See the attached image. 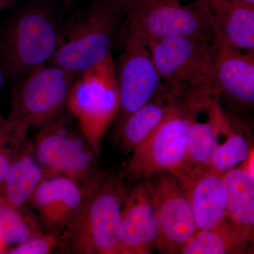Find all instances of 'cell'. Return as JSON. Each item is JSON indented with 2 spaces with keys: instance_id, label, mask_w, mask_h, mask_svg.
Masks as SVG:
<instances>
[{
  "instance_id": "cell-1",
  "label": "cell",
  "mask_w": 254,
  "mask_h": 254,
  "mask_svg": "<svg viewBox=\"0 0 254 254\" xmlns=\"http://www.w3.org/2000/svg\"><path fill=\"white\" fill-rule=\"evenodd\" d=\"M216 41L190 36L145 41L164 86L184 100L220 95L215 78Z\"/></svg>"
},
{
  "instance_id": "cell-2",
  "label": "cell",
  "mask_w": 254,
  "mask_h": 254,
  "mask_svg": "<svg viewBox=\"0 0 254 254\" xmlns=\"http://www.w3.org/2000/svg\"><path fill=\"white\" fill-rule=\"evenodd\" d=\"M85 187L83 204L65 240L76 253L120 254L119 231L126 190L120 180L103 174Z\"/></svg>"
},
{
  "instance_id": "cell-3",
  "label": "cell",
  "mask_w": 254,
  "mask_h": 254,
  "mask_svg": "<svg viewBox=\"0 0 254 254\" xmlns=\"http://www.w3.org/2000/svg\"><path fill=\"white\" fill-rule=\"evenodd\" d=\"M120 90L112 55L73 81L67 106L78 128L95 154L107 129L120 110Z\"/></svg>"
},
{
  "instance_id": "cell-4",
  "label": "cell",
  "mask_w": 254,
  "mask_h": 254,
  "mask_svg": "<svg viewBox=\"0 0 254 254\" xmlns=\"http://www.w3.org/2000/svg\"><path fill=\"white\" fill-rule=\"evenodd\" d=\"M123 14L122 29L144 41L173 36L218 39L211 22L195 2L180 0H114Z\"/></svg>"
},
{
  "instance_id": "cell-5",
  "label": "cell",
  "mask_w": 254,
  "mask_h": 254,
  "mask_svg": "<svg viewBox=\"0 0 254 254\" xmlns=\"http://www.w3.org/2000/svg\"><path fill=\"white\" fill-rule=\"evenodd\" d=\"M123 14L114 0H99L86 16L60 37L58 49L48 64L79 74L112 55L114 38Z\"/></svg>"
},
{
  "instance_id": "cell-6",
  "label": "cell",
  "mask_w": 254,
  "mask_h": 254,
  "mask_svg": "<svg viewBox=\"0 0 254 254\" xmlns=\"http://www.w3.org/2000/svg\"><path fill=\"white\" fill-rule=\"evenodd\" d=\"M60 38L53 19L41 8L30 7L18 13L0 36V60L7 78L27 74L49 64Z\"/></svg>"
},
{
  "instance_id": "cell-7",
  "label": "cell",
  "mask_w": 254,
  "mask_h": 254,
  "mask_svg": "<svg viewBox=\"0 0 254 254\" xmlns=\"http://www.w3.org/2000/svg\"><path fill=\"white\" fill-rule=\"evenodd\" d=\"M191 120L190 105L177 97L170 113L132 152L121 177L143 180L186 161Z\"/></svg>"
},
{
  "instance_id": "cell-8",
  "label": "cell",
  "mask_w": 254,
  "mask_h": 254,
  "mask_svg": "<svg viewBox=\"0 0 254 254\" xmlns=\"http://www.w3.org/2000/svg\"><path fill=\"white\" fill-rule=\"evenodd\" d=\"M75 76L51 64L32 70L14 88L7 118L28 127L46 126L66 106Z\"/></svg>"
},
{
  "instance_id": "cell-9",
  "label": "cell",
  "mask_w": 254,
  "mask_h": 254,
  "mask_svg": "<svg viewBox=\"0 0 254 254\" xmlns=\"http://www.w3.org/2000/svg\"><path fill=\"white\" fill-rule=\"evenodd\" d=\"M33 150L47 177L63 175L85 187L96 175L93 173L95 153L82 133L60 115L43 127Z\"/></svg>"
},
{
  "instance_id": "cell-10",
  "label": "cell",
  "mask_w": 254,
  "mask_h": 254,
  "mask_svg": "<svg viewBox=\"0 0 254 254\" xmlns=\"http://www.w3.org/2000/svg\"><path fill=\"white\" fill-rule=\"evenodd\" d=\"M123 51L117 77L120 90L118 129L131 113L165 88L144 40L123 31Z\"/></svg>"
},
{
  "instance_id": "cell-11",
  "label": "cell",
  "mask_w": 254,
  "mask_h": 254,
  "mask_svg": "<svg viewBox=\"0 0 254 254\" xmlns=\"http://www.w3.org/2000/svg\"><path fill=\"white\" fill-rule=\"evenodd\" d=\"M149 182L158 222L157 246L164 254H178L197 232L190 200L169 171Z\"/></svg>"
},
{
  "instance_id": "cell-12",
  "label": "cell",
  "mask_w": 254,
  "mask_h": 254,
  "mask_svg": "<svg viewBox=\"0 0 254 254\" xmlns=\"http://www.w3.org/2000/svg\"><path fill=\"white\" fill-rule=\"evenodd\" d=\"M169 172L190 200L198 230L213 228L228 218L222 176L187 161Z\"/></svg>"
},
{
  "instance_id": "cell-13",
  "label": "cell",
  "mask_w": 254,
  "mask_h": 254,
  "mask_svg": "<svg viewBox=\"0 0 254 254\" xmlns=\"http://www.w3.org/2000/svg\"><path fill=\"white\" fill-rule=\"evenodd\" d=\"M86 187L63 175L46 177L28 203L36 212L47 232L60 235L67 232L78 215Z\"/></svg>"
},
{
  "instance_id": "cell-14",
  "label": "cell",
  "mask_w": 254,
  "mask_h": 254,
  "mask_svg": "<svg viewBox=\"0 0 254 254\" xmlns=\"http://www.w3.org/2000/svg\"><path fill=\"white\" fill-rule=\"evenodd\" d=\"M158 222L149 182L127 193L120 221V254H148L157 246Z\"/></svg>"
},
{
  "instance_id": "cell-15",
  "label": "cell",
  "mask_w": 254,
  "mask_h": 254,
  "mask_svg": "<svg viewBox=\"0 0 254 254\" xmlns=\"http://www.w3.org/2000/svg\"><path fill=\"white\" fill-rule=\"evenodd\" d=\"M218 98L208 96L186 100L191 113L186 161L192 165L208 168L220 138L230 125Z\"/></svg>"
},
{
  "instance_id": "cell-16",
  "label": "cell",
  "mask_w": 254,
  "mask_h": 254,
  "mask_svg": "<svg viewBox=\"0 0 254 254\" xmlns=\"http://www.w3.org/2000/svg\"><path fill=\"white\" fill-rule=\"evenodd\" d=\"M215 35L234 48L254 53V5L240 0H194Z\"/></svg>"
},
{
  "instance_id": "cell-17",
  "label": "cell",
  "mask_w": 254,
  "mask_h": 254,
  "mask_svg": "<svg viewBox=\"0 0 254 254\" xmlns=\"http://www.w3.org/2000/svg\"><path fill=\"white\" fill-rule=\"evenodd\" d=\"M215 78L219 93H225L246 107L254 103V53L216 41Z\"/></svg>"
},
{
  "instance_id": "cell-18",
  "label": "cell",
  "mask_w": 254,
  "mask_h": 254,
  "mask_svg": "<svg viewBox=\"0 0 254 254\" xmlns=\"http://www.w3.org/2000/svg\"><path fill=\"white\" fill-rule=\"evenodd\" d=\"M46 177L44 169L33 154V146H23L13 159L0 187V202L23 208Z\"/></svg>"
},
{
  "instance_id": "cell-19",
  "label": "cell",
  "mask_w": 254,
  "mask_h": 254,
  "mask_svg": "<svg viewBox=\"0 0 254 254\" xmlns=\"http://www.w3.org/2000/svg\"><path fill=\"white\" fill-rule=\"evenodd\" d=\"M253 155L240 166L222 175L226 193L227 217L241 226L254 230Z\"/></svg>"
},
{
  "instance_id": "cell-20",
  "label": "cell",
  "mask_w": 254,
  "mask_h": 254,
  "mask_svg": "<svg viewBox=\"0 0 254 254\" xmlns=\"http://www.w3.org/2000/svg\"><path fill=\"white\" fill-rule=\"evenodd\" d=\"M253 237L254 230L241 226L227 218L213 228L197 230L180 254H242Z\"/></svg>"
},
{
  "instance_id": "cell-21",
  "label": "cell",
  "mask_w": 254,
  "mask_h": 254,
  "mask_svg": "<svg viewBox=\"0 0 254 254\" xmlns=\"http://www.w3.org/2000/svg\"><path fill=\"white\" fill-rule=\"evenodd\" d=\"M176 100L177 96L165 88L125 120L119 129L125 153H131L161 123Z\"/></svg>"
},
{
  "instance_id": "cell-22",
  "label": "cell",
  "mask_w": 254,
  "mask_h": 254,
  "mask_svg": "<svg viewBox=\"0 0 254 254\" xmlns=\"http://www.w3.org/2000/svg\"><path fill=\"white\" fill-rule=\"evenodd\" d=\"M225 139L220 141L209 164L208 169L211 173L222 176L229 170L242 165L253 155L250 141L240 130L228 127Z\"/></svg>"
},
{
  "instance_id": "cell-23",
  "label": "cell",
  "mask_w": 254,
  "mask_h": 254,
  "mask_svg": "<svg viewBox=\"0 0 254 254\" xmlns=\"http://www.w3.org/2000/svg\"><path fill=\"white\" fill-rule=\"evenodd\" d=\"M22 209L0 202V240L5 247L19 245L41 232L35 220Z\"/></svg>"
},
{
  "instance_id": "cell-24",
  "label": "cell",
  "mask_w": 254,
  "mask_h": 254,
  "mask_svg": "<svg viewBox=\"0 0 254 254\" xmlns=\"http://www.w3.org/2000/svg\"><path fill=\"white\" fill-rule=\"evenodd\" d=\"M60 235L53 232L39 233L29 240L13 246L6 251L9 254H48L53 252L60 243Z\"/></svg>"
},
{
  "instance_id": "cell-25",
  "label": "cell",
  "mask_w": 254,
  "mask_h": 254,
  "mask_svg": "<svg viewBox=\"0 0 254 254\" xmlns=\"http://www.w3.org/2000/svg\"><path fill=\"white\" fill-rule=\"evenodd\" d=\"M6 78H7V76H6L4 65H3L2 63L0 60V91H1V88H2Z\"/></svg>"
},
{
  "instance_id": "cell-26",
  "label": "cell",
  "mask_w": 254,
  "mask_h": 254,
  "mask_svg": "<svg viewBox=\"0 0 254 254\" xmlns=\"http://www.w3.org/2000/svg\"><path fill=\"white\" fill-rule=\"evenodd\" d=\"M16 0H0V12L9 7Z\"/></svg>"
},
{
  "instance_id": "cell-27",
  "label": "cell",
  "mask_w": 254,
  "mask_h": 254,
  "mask_svg": "<svg viewBox=\"0 0 254 254\" xmlns=\"http://www.w3.org/2000/svg\"><path fill=\"white\" fill-rule=\"evenodd\" d=\"M240 1H243V2L247 3V4L254 5V0H240Z\"/></svg>"
},
{
  "instance_id": "cell-28",
  "label": "cell",
  "mask_w": 254,
  "mask_h": 254,
  "mask_svg": "<svg viewBox=\"0 0 254 254\" xmlns=\"http://www.w3.org/2000/svg\"><path fill=\"white\" fill-rule=\"evenodd\" d=\"M5 248V246L4 245V244L1 242V241L0 240V253H1V252H4Z\"/></svg>"
}]
</instances>
